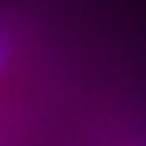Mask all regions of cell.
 Listing matches in <instances>:
<instances>
[{
    "instance_id": "cell-1",
    "label": "cell",
    "mask_w": 146,
    "mask_h": 146,
    "mask_svg": "<svg viewBox=\"0 0 146 146\" xmlns=\"http://www.w3.org/2000/svg\"><path fill=\"white\" fill-rule=\"evenodd\" d=\"M3 68H7V41L0 37V75H3Z\"/></svg>"
}]
</instances>
